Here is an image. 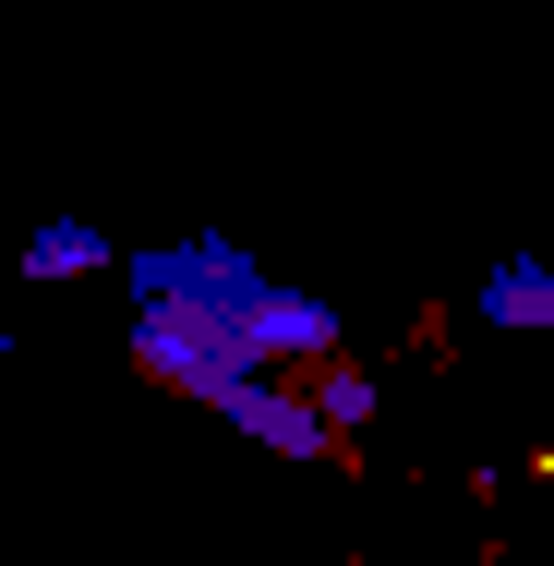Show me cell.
<instances>
[{"label":"cell","mask_w":554,"mask_h":566,"mask_svg":"<svg viewBox=\"0 0 554 566\" xmlns=\"http://www.w3.org/2000/svg\"><path fill=\"white\" fill-rule=\"evenodd\" d=\"M133 361L157 374V386H181V398H206L218 410L229 386H265V361H337V314L314 290H290V277H265L241 241H169V253H133Z\"/></svg>","instance_id":"1"},{"label":"cell","mask_w":554,"mask_h":566,"mask_svg":"<svg viewBox=\"0 0 554 566\" xmlns=\"http://www.w3.org/2000/svg\"><path fill=\"white\" fill-rule=\"evenodd\" d=\"M0 349H12V314H0Z\"/></svg>","instance_id":"5"},{"label":"cell","mask_w":554,"mask_h":566,"mask_svg":"<svg viewBox=\"0 0 554 566\" xmlns=\"http://www.w3.org/2000/svg\"><path fill=\"white\" fill-rule=\"evenodd\" d=\"M482 314H494V326H554V277L531 265V253L494 265V277H482Z\"/></svg>","instance_id":"4"},{"label":"cell","mask_w":554,"mask_h":566,"mask_svg":"<svg viewBox=\"0 0 554 566\" xmlns=\"http://www.w3.org/2000/svg\"><path fill=\"white\" fill-rule=\"evenodd\" d=\"M218 422H241L253 447H278V458H326V447H337L326 422H314V398H290V386H229Z\"/></svg>","instance_id":"2"},{"label":"cell","mask_w":554,"mask_h":566,"mask_svg":"<svg viewBox=\"0 0 554 566\" xmlns=\"http://www.w3.org/2000/svg\"><path fill=\"white\" fill-rule=\"evenodd\" d=\"M97 265H109V229H97V218L24 229V277H97Z\"/></svg>","instance_id":"3"}]
</instances>
